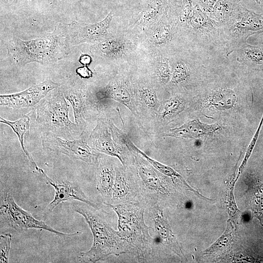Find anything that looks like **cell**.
<instances>
[{
    "label": "cell",
    "instance_id": "obj_10",
    "mask_svg": "<svg viewBox=\"0 0 263 263\" xmlns=\"http://www.w3.org/2000/svg\"><path fill=\"white\" fill-rule=\"evenodd\" d=\"M38 172L45 178L48 183L53 187L55 190L54 198L44 210L43 214L44 217L48 216L60 203L74 200L84 203L95 209H100L99 206L90 200L77 184L70 182L61 183L55 182L48 176L44 170L40 168Z\"/></svg>",
    "mask_w": 263,
    "mask_h": 263
},
{
    "label": "cell",
    "instance_id": "obj_27",
    "mask_svg": "<svg viewBox=\"0 0 263 263\" xmlns=\"http://www.w3.org/2000/svg\"><path fill=\"white\" fill-rule=\"evenodd\" d=\"M170 34L169 26L162 23L157 26L152 32L151 40L155 44L161 45L167 42Z\"/></svg>",
    "mask_w": 263,
    "mask_h": 263
},
{
    "label": "cell",
    "instance_id": "obj_22",
    "mask_svg": "<svg viewBox=\"0 0 263 263\" xmlns=\"http://www.w3.org/2000/svg\"><path fill=\"white\" fill-rule=\"evenodd\" d=\"M96 48L100 55L112 58L121 55L124 50V45L118 39L107 37L98 43Z\"/></svg>",
    "mask_w": 263,
    "mask_h": 263
},
{
    "label": "cell",
    "instance_id": "obj_35",
    "mask_svg": "<svg viewBox=\"0 0 263 263\" xmlns=\"http://www.w3.org/2000/svg\"><path fill=\"white\" fill-rule=\"evenodd\" d=\"M255 0L259 4L261 3L262 1H263V0Z\"/></svg>",
    "mask_w": 263,
    "mask_h": 263
},
{
    "label": "cell",
    "instance_id": "obj_25",
    "mask_svg": "<svg viewBox=\"0 0 263 263\" xmlns=\"http://www.w3.org/2000/svg\"><path fill=\"white\" fill-rule=\"evenodd\" d=\"M235 101V95L230 90L221 91L215 94L210 100V104L221 109L233 107Z\"/></svg>",
    "mask_w": 263,
    "mask_h": 263
},
{
    "label": "cell",
    "instance_id": "obj_14",
    "mask_svg": "<svg viewBox=\"0 0 263 263\" xmlns=\"http://www.w3.org/2000/svg\"><path fill=\"white\" fill-rule=\"evenodd\" d=\"M96 166V189L101 195L104 204H110L115 179V167L109 157L102 154L99 155Z\"/></svg>",
    "mask_w": 263,
    "mask_h": 263
},
{
    "label": "cell",
    "instance_id": "obj_18",
    "mask_svg": "<svg viewBox=\"0 0 263 263\" xmlns=\"http://www.w3.org/2000/svg\"><path fill=\"white\" fill-rule=\"evenodd\" d=\"M0 122L6 124L12 128L18 137L21 148L25 155L35 169H37L38 167L26 149L24 144V138L29 135L30 118L29 115H24L19 119L14 121H9L0 117Z\"/></svg>",
    "mask_w": 263,
    "mask_h": 263
},
{
    "label": "cell",
    "instance_id": "obj_33",
    "mask_svg": "<svg viewBox=\"0 0 263 263\" xmlns=\"http://www.w3.org/2000/svg\"><path fill=\"white\" fill-rule=\"evenodd\" d=\"M76 73L81 77L83 78H89L93 76L92 71L87 66L83 65L76 68Z\"/></svg>",
    "mask_w": 263,
    "mask_h": 263
},
{
    "label": "cell",
    "instance_id": "obj_1",
    "mask_svg": "<svg viewBox=\"0 0 263 263\" xmlns=\"http://www.w3.org/2000/svg\"><path fill=\"white\" fill-rule=\"evenodd\" d=\"M67 25L58 23L53 31L29 40L13 38L6 45L9 56L22 66L31 62L54 63L70 53Z\"/></svg>",
    "mask_w": 263,
    "mask_h": 263
},
{
    "label": "cell",
    "instance_id": "obj_36",
    "mask_svg": "<svg viewBox=\"0 0 263 263\" xmlns=\"http://www.w3.org/2000/svg\"></svg>",
    "mask_w": 263,
    "mask_h": 263
},
{
    "label": "cell",
    "instance_id": "obj_28",
    "mask_svg": "<svg viewBox=\"0 0 263 263\" xmlns=\"http://www.w3.org/2000/svg\"><path fill=\"white\" fill-rule=\"evenodd\" d=\"M12 236L10 233L1 234L0 236V263H7L9 256Z\"/></svg>",
    "mask_w": 263,
    "mask_h": 263
},
{
    "label": "cell",
    "instance_id": "obj_26",
    "mask_svg": "<svg viewBox=\"0 0 263 263\" xmlns=\"http://www.w3.org/2000/svg\"><path fill=\"white\" fill-rule=\"evenodd\" d=\"M235 172L231 179L229 181L225 195V205L228 214L231 218H236L239 213V210L237 207L234 197V185L236 182L235 177Z\"/></svg>",
    "mask_w": 263,
    "mask_h": 263
},
{
    "label": "cell",
    "instance_id": "obj_2",
    "mask_svg": "<svg viewBox=\"0 0 263 263\" xmlns=\"http://www.w3.org/2000/svg\"><path fill=\"white\" fill-rule=\"evenodd\" d=\"M118 216V234L127 243L129 253L140 261L152 255L155 240L150 236L144 220L147 204L143 201L113 205L105 204Z\"/></svg>",
    "mask_w": 263,
    "mask_h": 263
},
{
    "label": "cell",
    "instance_id": "obj_24",
    "mask_svg": "<svg viewBox=\"0 0 263 263\" xmlns=\"http://www.w3.org/2000/svg\"><path fill=\"white\" fill-rule=\"evenodd\" d=\"M183 108V101L177 97H172L165 101L160 109L161 118L167 119L177 114Z\"/></svg>",
    "mask_w": 263,
    "mask_h": 263
},
{
    "label": "cell",
    "instance_id": "obj_23",
    "mask_svg": "<svg viewBox=\"0 0 263 263\" xmlns=\"http://www.w3.org/2000/svg\"><path fill=\"white\" fill-rule=\"evenodd\" d=\"M163 0H153L140 13L136 23L144 24L153 19L160 12Z\"/></svg>",
    "mask_w": 263,
    "mask_h": 263
},
{
    "label": "cell",
    "instance_id": "obj_20",
    "mask_svg": "<svg viewBox=\"0 0 263 263\" xmlns=\"http://www.w3.org/2000/svg\"><path fill=\"white\" fill-rule=\"evenodd\" d=\"M234 228L231 220L227 222L224 233L219 239L203 253L205 255H218L228 249L232 243Z\"/></svg>",
    "mask_w": 263,
    "mask_h": 263
},
{
    "label": "cell",
    "instance_id": "obj_11",
    "mask_svg": "<svg viewBox=\"0 0 263 263\" xmlns=\"http://www.w3.org/2000/svg\"><path fill=\"white\" fill-rule=\"evenodd\" d=\"M143 201L138 180L122 168L115 167V179L111 203L113 205Z\"/></svg>",
    "mask_w": 263,
    "mask_h": 263
},
{
    "label": "cell",
    "instance_id": "obj_34",
    "mask_svg": "<svg viewBox=\"0 0 263 263\" xmlns=\"http://www.w3.org/2000/svg\"><path fill=\"white\" fill-rule=\"evenodd\" d=\"M78 61L83 65L88 66L92 62V58L88 54H82L78 58Z\"/></svg>",
    "mask_w": 263,
    "mask_h": 263
},
{
    "label": "cell",
    "instance_id": "obj_17",
    "mask_svg": "<svg viewBox=\"0 0 263 263\" xmlns=\"http://www.w3.org/2000/svg\"><path fill=\"white\" fill-rule=\"evenodd\" d=\"M65 98L73 109L75 123L79 127L84 123L85 94L84 90L76 85H63L60 87Z\"/></svg>",
    "mask_w": 263,
    "mask_h": 263
},
{
    "label": "cell",
    "instance_id": "obj_5",
    "mask_svg": "<svg viewBox=\"0 0 263 263\" xmlns=\"http://www.w3.org/2000/svg\"><path fill=\"white\" fill-rule=\"evenodd\" d=\"M0 214L1 223L18 232L31 228L42 229L63 237L75 236L80 234L78 231L66 233L57 231L44 221L36 219L16 203L10 192L4 189L1 190L0 192Z\"/></svg>",
    "mask_w": 263,
    "mask_h": 263
},
{
    "label": "cell",
    "instance_id": "obj_7",
    "mask_svg": "<svg viewBox=\"0 0 263 263\" xmlns=\"http://www.w3.org/2000/svg\"><path fill=\"white\" fill-rule=\"evenodd\" d=\"M41 143L44 148L69 157L96 166L100 154L94 150L82 139L69 140L47 133H42Z\"/></svg>",
    "mask_w": 263,
    "mask_h": 263
},
{
    "label": "cell",
    "instance_id": "obj_6",
    "mask_svg": "<svg viewBox=\"0 0 263 263\" xmlns=\"http://www.w3.org/2000/svg\"><path fill=\"white\" fill-rule=\"evenodd\" d=\"M137 176L141 189L143 200L147 204L158 203L159 199L170 193L169 182L160 172L146 159L136 157Z\"/></svg>",
    "mask_w": 263,
    "mask_h": 263
},
{
    "label": "cell",
    "instance_id": "obj_8",
    "mask_svg": "<svg viewBox=\"0 0 263 263\" xmlns=\"http://www.w3.org/2000/svg\"><path fill=\"white\" fill-rule=\"evenodd\" d=\"M113 18L110 12L101 21L95 23H80L74 21L67 25L70 45L83 43H94L108 37V29Z\"/></svg>",
    "mask_w": 263,
    "mask_h": 263
},
{
    "label": "cell",
    "instance_id": "obj_31",
    "mask_svg": "<svg viewBox=\"0 0 263 263\" xmlns=\"http://www.w3.org/2000/svg\"><path fill=\"white\" fill-rule=\"evenodd\" d=\"M188 75V70L183 63H178L175 66L172 77L173 83H179L185 80Z\"/></svg>",
    "mask_w": 263,
    "mask_h": 263
},
{
    "label": "cell",
    "instance_id": "obj_19",
    "mask_svg": "<svg viewBox=\"0 0 263 263\" xmlns=\"http://www.w3.org/2000/svg\"><path fill=\"white\" fill-rule=\"evenodd\" d=\"M128 146L131 147V148L133 150H134L136 152L141 154L143 156V157L145 158V159H146L148 162H149L153 167H154L157 170H158L163 175L171 178L172 180H179L183 183L184 186L186 187L187 189L193 192L199 196L202 197L203 196L201 194L199 193V192L197 191H196L195 189L192 188L186 182V181L184 179L182 176L174 169L150 158L144 152H142L140 150L137 149L132 142H129Z\"/></svg>",
    "mask_w": 263,
    "mask_h": 263
},
{
    "label": "cell",
    "instance_id": "obj_13",
    "mask_svg": "<svg viewBox=\"0 0 263 263\" xmlns=\"http://www.w3.org/2000/svg\"><path fill=\"white\" fill-rule=\"evenodd\" d=\"M149 205L150 214L157 239L182 259L185 258L182 250L172 232L161 207L156 203Z\"/></svg>",
    "mask_w": 263,
    "mask_h": 263
},
{
    "label": "cell",
    "instance_id": "obj_12",
    "mask_svg": "<svg viewBox=\"0 0 263 263\" xmlns=\"http://www.w3.org/2000/svg\"><path fill=\"white\" fill-rule=\"evenodd\" d=\"M89 143L95 151L117 157L125 168L128 165V156L112 139L107 126L103 121H98L89 137Z\"/></svg>",
    "mask_w": 263,
    "mask_h": 263
},
{
    "label": "cell",
    "instance_id": "obj_4",
    "mask_svg": "<svg viewBox=\"0 0 263 263\" xmlns=\"http://www.w3.org/2000/svg\"><path fill=\"white\" fill-rule=\"evenodd\" d=\"M60 87L50 91L36 109L37 122L44 133L64 139L75 138L80 127L69 117V105Z\"/></svg>",
    "mask_w": 263,
    "mask_h": 263
},
{
    "label": "cell",
    "instance_id": "obj_15",
    "mask_svg": "<svg viewBox=\"0 0 263 263\" xmlns=\"http://www.w3.org/2000/svg\"><path fill=\"white\" fill-rule=\"evenodd\" d=\"M221 129L218 123L207 124L199 119L190 120L180 127L170 130L169 136L184 138H197L211 134Z\"/></svg>",
    "mask_w": 263,
    "mask_h": 263
},
{
    "label": "cell",
    "instance_id": "obj_32",
    "mask_svg": "<svg viewBox=\"0 0 263 263\" xmlns=\"http://www.w3.org/2000/svg\"><path fill=\"white\" fill-rule=\"evenodd\" d=\"M157 72L158 77L162 82H167L170 76L168 60L164 59L161 61L157 67Z\"/></svg>",
    "mask_w": 263,
    "mask_h": 263
},
{
    "label": "cell",
    "instance_id": "obj_30",
    "mask_svg": "<svg viewBox=\"0 0 263 263\" xmlns=\"http://www.w3.org/2000/svg\"><path fill=\"white\" fill-rule=\"evenodd\" d=\"M140 95L145 104L150 108L156 106L158 99L155 92L149 88H143L140 91Z\"/></svg>",
    "mask_w": 263,
    "mask_h": 263
},
{
    "label": "cell",
    "instance_id": "obj_16",
    "mask_svg": "<svg viewBox=\"0 0 263 263\" xmlns=\"http://www.w3.org/2000/svg\"><path fill=\"white\" fill-rule=\"evenodd\" d=\"M95 95L98 102L112 99L122 103L131 110L132 109L131 94L127 85L124 82L111 81L99 89Z\"/></svg>",
    "mask_w": 263,
    "mask_h": 263
},
{
    "label": "cell",
    "instance_id": "obj_29",
    "mask_svg": "<svg viewBox=\"0 0 263 263\" xmlns=\"http://www.w3.org/2000/svg\"><path fill=\"white\" fill-rule=\"evenodd\" d=\"M263 117H262V120L260 123V125L259 126V127L256 131V132L255 133V135H254L251 141L250 142V143L249 144L247 150H246V153H245V156L244 158V160L242 162V163L241 165V166L240 167L239 169V170H238V174H237V177L236 178V181H237L238 179L239 178V176H240V175L242 174V173L243 172L244 169L246 165V164H247V161L249 158V157L251 155V154L252 153V151L253 150V148L254 147V146L255 145V143L257 141V138L258 137V136H259V132H260V130L261 129V127L263 124Z\"/></svg>",
    "mask_w": 263,
    "mask_h": 263
},
{
    "label": "cell",
    "instance_id": "obj_3",
    "mask_svg": "<svg viewBox=\"0 0 263 263\" xmlns=\"http://www.w3.org/2000/svg\"><path fill=\"white\" fill-rule=\"evenodd\" d=\"M75 211L82 215L90 227L93 237V242L89 250L81 252L79 262L95 263L103 260L111 255L119 256L129 253L127 243L119 236L106 221L90 206L75 205Z\"/></svg>",
    "mask_w": 263,
    "mask_h": 263
},
{
    "label": "cell",
    "instance_id": "obj_9",
    "mask_svg": "<svg viewBox=\"0 0 263 263\" xmlns=\"http://www.w3.org/2000/svg\"><path fill=\"white\" fill-rule=\"evenodd\" d=\"M59 86L58 83L48 79L22 92L0 95V105L13 109L33 107L38 103L50 91Z\"/></svg>",
    "mask_w": 263,
    "mask_h": 263
},
{
    "label": "cell",
    "instance_id": "obj_21",
    "mask_svg": "<svg viewBox=\"0 0 263 263\" xmlns=\"http://www.w3.org/2000/svg\"><path fill=\"white\" fill-rule=\"evenodd\" d=\"M241 61L257 69H263V47L246 44L240 54Z\"/></svg>",
    "mask_w": 263,
    "mask_h": 263
}]
</instances>
